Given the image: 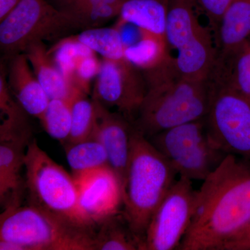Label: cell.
I'll return each instance as SVG.
<instances>
[{
	"label": "cell",
	"mask_w": 250,
	"mask_h": 250,
	"mask_svg": "<svg viewBox=\"0 0 250 250\" xmlns=\"http://www.w3.org/2000/svg\"><path fill=\"white\" fill-rule=\"evenodd\" d=\"M250 222V162L233 155L203 181L179 250H226Z\"/></svg>",
	"instance_id": "cell-1"
},
{
	"label": "cell",
	"mask_w": 250,
	"mask_h": 250,
	"mask_svg": "<svg viewBox=\"0 0 250 250\" xmlns=\"http://www.w3.org/2000/svg\"><path fill=\"white\" fill-rule=\"evenodd\" d=\"M142 72L146 93L133 124L147 139L206 118L211 98L209 80L184 76L170 55L157 66Z\"/></svg>",
	"instance_id": "cell-2"
},
{
	"label": "cell",
	"mask_w": 250,
	"mask_h": 250,
	"mask_svg": "<svg viewBox=\"0 0 250 250\" xmlns=\"http://www.w3.org/2000/svg\"><path fill=\"white\" fill-rule=\"evenodd\" d=\"M177 174L165 156L134 125L122 211L140 242V248L153 215L177 182Z\"/></svg>",
	"instance_id": "cell-3"
},
{
	"label": "cell",
	"mask_w": 250,
	"mask_h": 250,
	"mask_svg": "<svg viewBox=\"0 0 250 250\" xmlns=\"http://www.w3.org/2000/svg\"><path fill=\"white\" fill-rule=\"evenodd\" d=\"M95 227L30 205L4 208L0 215V240L24 250H95Z\"/></svg>",
	"instance_id": "cell-4"
},
{
	"label": "cell",
	"mask_w": 250,
	"mask_h": 250,
	"mask_svg": "<svg viewBox=\"0 0 250 250\" xmlns=\"http://www.w3.org/2000/svg\"><path fill=\"white\" fill-rule=\"evenodd\" d=\"M195 0H168L166 38L177 52L174 57L184 76L207 80L212 71L218 49L210 28L199 22Z\"/></svg>",
	"instance_id": "cell-5"
},
{
	"label": "cell",
	"mask_w": 250,
	"mask_h": 250,
	"mask_svg": "<svg viewBox=\"0 0 250 250\" xmlns=\"http://www.w3.org/2000/svg\"><path fill=\"white\" fill-rule=\"evenodd\" d=\"M24 169L29 205L81 225L92 226L81 213L73 176L42 150L36 139L28 146Z\"/></svg>",
	"instance_id": "cell-6"
},
{
	"label": "cell",
	"mask_w": 250,
	"mask_h": 250,
	"mask_svg": "<svg viewBox=\"0 0 250 250\" xmlns=\"http://www.w3.org/2000/svg\"><path fill=\"white\" fill-rule=\"evenodd\" d=\"M148 139L179 177L191 181L203 182L228 156L210 139L205 118L174 126Z\"/></svg>",
	"instance_id": "cell-7"
},
{
	"label": "cell",
	"mask_w": 250,
	"mask_h": 250,
	"mask_svg": "<svg viewBox=\"0 0 250 250\" xmlns=\"http://www.w3.org/2000/svg\"><path fill=\"white\" fill-rule=\"evenodd\" d=\"M77 29L80 28L70 15L47 0H22L0 22V47L9 59L24 53L32 42L55 39Z\"/></svg>",
	"instance_id": "cell-8"
},
{
	"label": "cell",
	"mask_w": 250,
	"mask_h": 250,
	"mask_svg": "<svg viewBox=\"0 0 250 250\" xmlns=\"http://www.w3.org/2000/svg\"><path fill=\"white\" fill-rule=\"evenodd\" d=\"M27 114L17 100L0 111V202L4 209L21 205L25 192L21 172L34 139Z\"/></svg>",
	"instance_id": "cell-9"
},
{
	"label": "cell",
	"mask_w": 250,
	"mask_h": 250,
	"mask_svg": "<svg viewBox=\"0 0 250 250\" xmlns=\"http://www.w3.org/2000/svg\"><path fill=\"white\" fill-rule=\"evenodd\" d=\"M210 84L211 98L205 118L210 139L228 155L250 162V97L211 82Z\"/></svg>",
	"instance_id": "cell-10"
},
{
	"label": "cell",
	"mask_w": 250,
	"mask_h": 250,
	"mask_svg": "<svg viewBox=\"0 0 250 250\" xmlns=\"http://www.w3.org/2000/svg\"><path fill=\"white\" fill-rule=\"evenodd\" d=\"M192 181L179 177L153 215L140 250H178L196 206Z\"/></svg>",
	"instance_id": "cell-11"
},
{
	"label": "cell",
	"mask_w": 250,
	"mask_h": 250,
	"mask_svg": "<svg viewBox=\"0 0 250 250\" xmlns=\"http://www.w3.org/2000/svg\"><path fill=\"white\" fill-rule=\"evenodd\" d=\"M146 93L143 72L125 59H103L94 85L93 99L134 123Z\"/></svg>",
	"instance_id": "cell-12"
},
{
	"label": "cell",
	"mask_w": 250,
	"mask_h": 250,
	"mask_svg": "<svg viewBox=\"0 0 250 250\" xmlns=\"http://www.w3.org/2000/svg\"><path fill=\"white\" fill-rule=\"evenodd\" d=\"M81 213L88 225L97 227L119 213L123 207L121 181L109 166L73 176Z\"/></svg>",
	"instance_id": "cell-13"
},
{
	"label": "cell",
	"mask_w": 250,
	"mask_h": 250,
	"mask_svg": "<svg viewBox=\"0 0 250 250\" xmlns=\"http://www.w3.org/2000/svg\"><path fill=\"white\" fill-rule=\"evenodd\" d=\"M96 123L91 139L98 141L107 153L108 166L124 184L129 164L133 123L121 113H114L94 100Z\"/></svg>",
	"instance_id": "cell-14"
},
{
	"label": "cell",
	"mask_w": 250,
	"mask_h": 250,
	"mask_svg": "<svg viewBox=\"0 0 250 250\" xmlns=\"http://www.w3.org/2000/svg\"><path fill=\"white\" fill-rule=\"evenodd\" d=\"M7 80L18 103L28 114L40 119L50 99L38 80L24 53L9 59Z\"/></svg>",
	"instance_id": "cell-15"
},
{
	"label": "cell",
	"mask_w": 250,
	"mask_h": 250,
	"mask_svg": "<svg viewBox=\"0 0 250 250\" xmlns=\"http://www.w3.org/2000/svg\"><path fill=\"white\" fill-rule=\"evenodd\" d=\"M208 80L250 98V38L236 48L218 53Z\"/></svg>",
	"instance_id": "cell-16"
},
{
	"label": "cell",
	"mask_w": 250,
	"mask_h": 250,
	"mask_svg": "<svg viewBox=\"0 0 250 250\" xmlns=\"http://www.w3.org/2000/svg\"><path fill=\"white\" fill-rule=\"evenodd\" d=\"M42 88L52 99L72 100L79 92L59 70L43 41L32 42L24 52Z\"/></svg>",
	"instance_id": "cell-17"
},
{
	"label": "cell",
	"mask_w": 250,
	"mask_h": 250,
	"mask_svg": "<svg viewBox=\"0 0 250 250\" xmlns=\"http://www.w3.org/2000/svg\"><path fill=\"white\" fill-rule=\"evenodd\" d=\"M168 0H126L117 24H130L141 30L166 38Z\"/></svg>",
	"instance_id": "cell-18"
},
{
	"label": "cell",
	"mask_w": 250,
	"mask_h": 250,
	"mask_svg": "<svg viewBox=\"0 0 250 250\" xmlns=\"http://www.w3.org/2000/svg\"><path fill=\"white\" fill-rule=\"evenodd\" d=\"M250 38V0H231L215 36L218 54L236 48Z\"/></svg>",
	"instance_id": "cell-19"
},
{
	"label": "cell",
	"mask_w": 250,
	"mask_h": 250,
	"mask_svg": "<svg viewBox=\"0 0 250 250\" xmlns=\"http://www.w3.org/2000/svg\"><path fill=\"white\" fill-rule=\"evenodd\" d=\"M140 250V242L126 223L123 211L96 227L95 250Z\"/></svg>",
	"instance_id": "cell-20"
},
{
	"label": "cell",
	"mask_w": 250,
	"mask_h": 250,
	"mask_svg": "<svg viewBox=\"0 0 250 250\" xmlns=\"http://www.w3.org/2000/svg\"><path fill=\"white\" fill-rule=\"evenodd\" d=\"M167 41L161 36L143 31L142 36L125 48V59L141 71L150 70L170 56Z\"/></svg>",
	"instance_id": "cell-21"
},
{
	"label": "cell",
	"mask_w": 250,
	"mask_h": 250,
	"mask_svg": "<svg viewBox=\"0 0 250 250\" xmlns=\"http://www.w3.org/2000/svg\"><path fill=\"white\" fill-rule=\"evenodd\" d=\"M64 147L72 176L109 166L106 149L97 140L90 139L66 143Z\"/></svg>",
	"instance_id": "cell-22"
},
{
	"label": "cell",
	"mask_w": 250,
	"mask_h": 250,
	"mask_svg": "<svg viewBox=\"0 0 250 250\" xmlns=\"http://www.w3.org/2000/svg\"><path fill=\"white\" fill-rule=\"evenodd\" d=\"M75 38L103 59L113 61L125 59L126 47L119 29L115 26L84 29Z\"/></svg>",
	"instance_id": "cell-23"
},
{
	"label": "cell",
	"mask_w": 250,
	"mask_h": 250,
	"mask_svg": "<svg viewBox=\"0 0 250 250\" xmlns=\"http://www.w3.org/2000/svg\"><path fill=\"white\" fill-rule=\"evenodd\" d=\"M72 101L52 99L39 119L46 132L63 146L68 141L71 131Z\"/></svg>",
	"instance_id": "cell-24"
},
{
	"label": "cell",
	"mask_w": 250,
	"mask_h": 250,
	"mask_svg": "<svg viewBox=\"0 0 250 250\" xmlns=\"http://www.w3.org/2000/svg\"><path fill=\"white\" fill-rule=\"evenodd\" d=\"M96 123V107L86 94L79 92L72 101V125L66 143H75L90 139ZM65 143V144H66Z\"/></svg>",
	"instance_id": "cell-25"
},
{
	"label": "cell",
	"mask_w": 250,
	"mask_h": 250,
	"mask_svg": "<svg viewBox=\"0 0 250 250\" xmlns=\"http://www.w3.org/2000/svg\"><path fill=\"white\" fill-rule=\"evenodd\" d=\"M48 51L56 65L69 82L79 61L95 54L89 47L77 41L75 36L62 39Z\"/></svg>",
	"instance_id": "cell-26"
},
{
	"label": "cell",
	"mask_w": 250,
	"mask_h": 250,
	"mask_svg": "<svg viewBox=\"0 0 250 250\" xmlns=\"http://www.w3.org/2000/svg\"><path fill=\"white\" fill-rule=\"evenodd\" d=\"M122 5L96 2L65 13L73 18L80 29H86L100 27L104 23L118 16Z\"/></svg>",
	"instance_id": "cell-27"
},
{
	"label": "cell",
	"mask_w": 250,
	"mask_h": 250,
	"mask_svg": "<svg viewBox=\"0 0 250 250\" xmlns=\"http://www.w3.org/2000/svg\"><path fill=\"white\" fill-rule=\"evenodd\" d=\"M101 64L102 62L97 58L95 54L80 59L70 77V83L77 89L88 95L90 91L92 80L98 77Z\"/></svg>",
	"instance_id": "cell-28"
},
{
	"label": "cell",
	"mask_w": 250,
	"mask_h": 250,
	"mask_svg": "<svg viewBox=\"0 0 250 250\" xmlns=\"http://www.w3.org/2000/svg\"><path fill=\"white\" fill-rule=\"evenodd\" d=\"M231 0H195L197 10L207 17L214 38L225 11Z\"/></svg>",
	"instance_id": "cell-29"
},
{
	"label": "cell",
	"mask_w": 250,
	"mask_h": 250,
	"mask_svg": "<svg viewBox=\"0 0 250 250\" xmlns=\"http://www.w3.org/2000/svg\"><path fill=\"white\" fill-rule=\"evenodd\" d=\"M125 1L126 0H52V4L61 11L68 12L71 10L93 3L107 2L122 5Z\"/></svg>",
	"instance_id": "cell-30"
},
{
	"label": "cell",
	"mask_w": 250,
	"mask_h": 250,
	"mask_svg": "<svg viewBox=\"0 0 250 250\" xmlns=\"http://www.w3.org/2000/svg\"><path fill=\"white\" fill-rule=\"evenodd\" d=\"M226 250H250V222L246 228L228 245Z\"/></svg>",
	"instance_id": "cell-31"
},
{
	"label": "cell",
	"mask_w": 250,
	"mask_h": 250,
	"mask_svg": "<svg viewBox=\"0 0 250 250\" xmlns=\"http://www.w3.org/2000/svg\"><path fill=\"white\" fill-rule=\"evenodd\" d=\"M22 0H0V22L11 14Z\"/></svg>",
	"instance_id": "cell-32"
},
{
	"label": "cell",
	"mask_w": 250,
	"mask_h": 250,
	"mask_svg": "<svg viewBox=\"0 0 250 250\" xmlns=\"http://www.w3.org/2000/svg\"><path fill=\"white\" fill-rule=\"evenodd\" d=\"M0 250H24L22 246L11 241L0 240Z\"/></svg>",
	"instance_id": "cell-33"
}]
</instances>
